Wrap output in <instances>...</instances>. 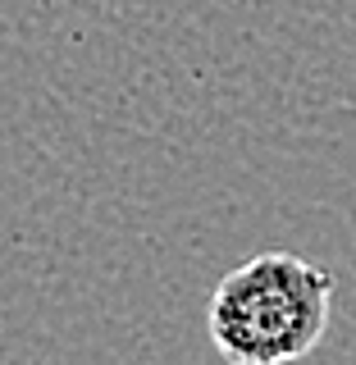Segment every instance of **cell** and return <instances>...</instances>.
Returning <instances> with one entry per match:
<instances>
[{"label": "cell", "instance_id": "obj_1", "mask_svg": "<svg viewBox=\"0 0 356 365\" xmlns=\"http://www.w3.org/2000/svg\"><path fill=\"white\" fill-rule=\"evenodd\" d=\"M329 306V269L293 251H260L215 283L205 329L228 365H293L320 347Z\"/></svg>", "mask_w": 356, "mask_h": 365}]
</instances>
